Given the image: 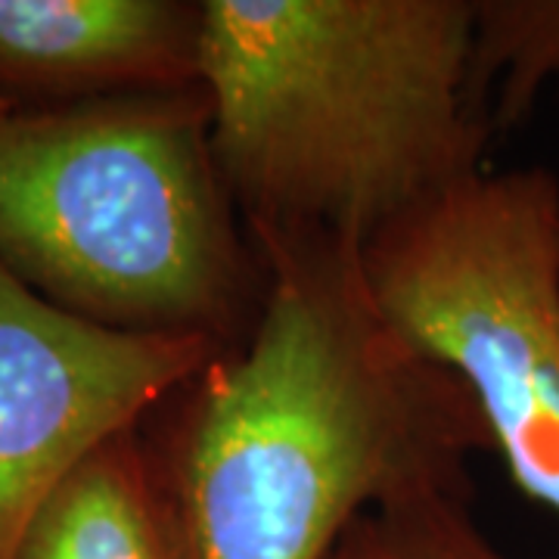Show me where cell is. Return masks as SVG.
Wrapping results in <instances>:
<instances>
[{
  "label": "cell",
  "mask_w": 559,
  "mask_h": 559,
  "mask_svg": "<svg viewBox=\"0 0 559 559\" xmlns=\"http://www.w3.org/2000/svg\"><path fill=\"white\" fill-rule=\"evenodd\" d=\"M10 106H16V103L10 100V97H7V94L0 91V112H3V109H10Z\"/></svg>",
  "instance_id": "10"
},
{
  "label": "cell",
  "mask_w": 559,
  "mask_h": 559,
  "mask_svg": "<svg viewBox=\"0 0 559 559\" xmlns=\"http://www.w3.org/2000/svg\"><path fill=\"white\" fill-rule=\"evenodd\" d=\"M16 559H190L153 448L128 429L44 503Z\"/></svg>",
  "instance_id": "7"
},
{
  "label": "cell",
  "mask_w": 559,
  "mask_h": 559,
  "mask_svg": "<svg viewBox=\"0 0 559 559\" xmlns=\"http://www.w3.org/2000/svg\"><path fill=\"white\" fill-rule=\"evenodd\" d=\"M385 320L479 401L525 498L559 513V180L485 171L360 246Z\"/></svg>",
  "instance_id": "4"
},
{
  "label": "cell",
  "mask_w": 559,
  "mask_h": 559,
  "mask_svg": "<svg viewBox=\"0 0 559 559\" xmlns=\"http://www.w3.org/2000/svg\"><path fill=\"white\" fill-rule=\"evenodd\" d=\"M227 352L197 333H134L62 311L0 267V559L94 451Z\"/></svg>",
  "instance_id": "5"
},
{
  "label": "cell",
  "mask_w": 559,
  "mask_h": 559,
  "mask_svg": "<svg viewBox=\"0 0 559 559\" xmlns=\"http://www.w3.org/2000/svg\"><path fill=\"white\" fill-rule=\"evenodd\" d=\"M473 491H429L380 503L352 522L326 559H510L485 538Z\"/></svg>",
  "instance_id": "9"
},
{
  "label": "cell",
  "mask_w": 559,
  "mask_h": 559,
  "mask_svg": "<svg viewBox=\"0 0 559 559\" xmlns=\"http://www.w3.org/2000/svg\"><path fill=\"white\" fill-rule=\"evenodd\" d=\"M202 20V0H0V91L62 106L200 87Z\"/></svg>",
  "instance_id": "6"
},
{
  "label": "cell",
  "mask_w": 559,
  "mask_h": 559,
  "mask_svg": "<svg viewBox=\"0 0 559 559\" xmlns=\"http://www.w3.org/2000/svg\"><path fill=\"white\" fill-rule=\"evenodd\" d=\"M212 150L246 230L364 246L479 175L473 0H202Z\"/></svg>",
  "instance_id": "2"
},
{
  "label": "cell",
  "mask_w": 559,
  "mask_h": 559,
  "mask_svg": "<svg viewBox=\"0 0 559 559\" xmlns=\"http://www.w3.org/2000/svg\"><path fill=\"white\" fill-rule=\"evenodd\" d=\"M267 267L252 333L178 392L156 454L190 559H326L360 513L473 491L495 451L469 385L373 301L360 246L249 230Z\"/></svg>",
  "instance_id": "1"
},
{
  "label": "cell",
  "mask_w": 559,
  "mask_h": 559,
  "mask_svg": "<svg viewBox=\"0 0 559 559\" xmlns=\"http://www.w3.org/2000/svg\"><path fill=\"white\" fill-rule=\"evenodd\" d=\"M0 267L103 326L246 340L267 267L221 180L205 87L3 109Z\"/></svg>",
  "instance_id": "3"
},
{
  "label": "cell",
  "mask_w": 559,
  "mask_h": 559,
  "mask_svg": "<svg viewBox=\"0 0 559 559\" xmlns=\"http://www.w3.org/2000/svg\"><path fill=\"white\" fill-rule=\"evenodd\" d=\"M473 100L503 131L559 81V0H473Z\"/></svg>",
  "instance_id": "8"
}]
</instances>
